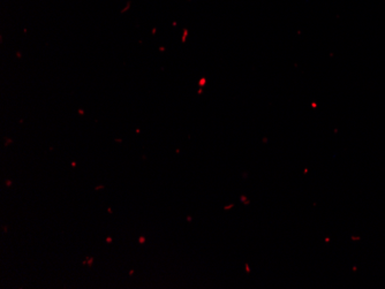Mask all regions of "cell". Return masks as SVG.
<instances>
[{
  "label": "cell",
  "instance_id": "obj_1",
  "mask_svg": "<svg viewBox=\"0 0 385 289\" xmlns=\"http://www.w3.org/2000/svg\"><path fill=\"white\" fill-rule=\"evenodd\" d=\"M88 259V265H89V267H91V265H92V263H93V258L92 257H89V258H86Z\"/></svg>",
  "mask_w": 385,
  "mask_h": 289
},
{
  "label": "cell",
  "instance_id": "obj_2",
  "mask_svg": "<svg viewBox=\"0 0 385 289\" xmlns=\"http://www.w3.org/2000/svg\"><path fill=\"white\" fill-rule=\"evenodd\" d=\"M145 242V237L144 236H139V238H138V243L139 244H143Z\"/></svg>",
  "mask_w": 385,
  "mask_h": 289
},
{
  "label": "cell",
  "instance_id": "obj_3",
  "mask_svg": "<svg viewBox=\"0 0 385 289\" xmlns=\"http://www.w3.org/2000/svg\"><path fill=\"white\" fill-rule=\"evenodd\" d=\"M12 142H13V141H12L10 138H7V139H6V143H5V144H6V145H8V144H10Z\"/></svg>",
  "mask_w": 385,
  "mask_h": 289
},
{
  "label": "cell",
  "instance_id": "obj_4",
  "mask_svg": "<svg viewBox=\"0 0 385 289\" xmlns=\"http://www.w3.org/2000/svg\"><path fill=\"white\" fill-rule=\"evenodd\" d=\"M6 185H7V187H10V185H12V181H10V180H6Z\"/></svg>",
  "mask_w": 385,
  "mask_h": 289
},
{
  "label": "cell",
  "instance_id": "obj_5",
  "mask_svg": "<svg viewBox=\"0 0 385 289\" xmlns=\"http://www.w3.org/2000/svg\"><path fill=\"white\" fill-rule=\"evenodd\" d=\"M103 188H105V187H104V185H97L95 189H96V190H99V189H103Z\"/></svg>",
  "mask_w": 385,
  "mask_h": 289
},
{
  "label": "cell",
  "instance_id": "obj_6",
  "mask_svg": "<svg viewBox=\"0 0 385 289\" xmlns=\"http://www.w3.org/2000/svg\"><path fill=\"white\" fill-rule=\"evenodd\" d=\"M112 241H113L112 237H107V238H106V242H107V243H112Z\"/></svg>",
  "mask_w": 385,
  "mask_h": 289
},
{
  "label": "cell",
  "instance_id": "obj_7",
  "mask_svg": "<svg viewBox=\"0 0 385 289\" xmlns=\"http://www.w3.org/2000/svg\"><path fill=\"white\" fill-rule=\"evenodd\" d=\"M115 142H118V143H121V142H122V139H120V138H116V139H115Z\"/></svg>",
  "mask_w": 385,
  "mask_h": 289
},
{
  "label": "cell",
  "instance_id": "obj_8",
  "mask_svg": "<svg viewBox=\"0 0 385 289\" xmlns=\"http://www.w3.org/2000/svg\"><path fill=\"white\" fill-rule=\"evenodd\" d=\"M70 165H72V167H75V166H76V162H74V161H73Z\"/></svg>",
  "mask_w": 385,
  "mask_h": 289
},
{
  "label": "cell",
  "instance_id": "obj_9",
  "mask_svg": "<svg viewBox=\"0 0 385 289\" xmlns=\"http://www.w3.org/2000/svg\"><path fill=\"white\" fill-rule=\"evenodd\" d=\"M133 274H134V270H132V271L129 272V275H133Z\"/></svg>",
  "mask_w": 385,
  "mask_h": 289
},
{
  "label": "cell",
  "instance_id": "obj_10",
  "mask_svg": "<svg viewBox=\"0 0 385 289\" xmlns=\"http://www.w3.org/2000/svg\"><path fill=\"white\" fill-rule=\"evenodd\" d=\"M107 212H109V213H112V210H111L110 208H109V209H107Z\"/></svg>",
  "mask_w": 385,
  "mask_h": 289
}]
</instances>
